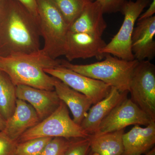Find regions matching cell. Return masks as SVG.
<instances>
[{"label":"cell","instance_id":"6da1fadb","mask_svg":"<svg viewBox=\"0 0 155 155\" xmlns=\"http://www.w3.org/2000/svg\"><path fill=\"white\" fill-rule=\"evenodd\" d=\"M38 18L17 0L0 4V56L29 54L41 49Z\"/></svg>","mask_w":155,"mask_h":155},{"label":"cell","instance_id":"7a4b0ae2","mask_svg":"<svg viewBox=\"0 0 155 155\" xmlns=\"http://www.w3.org/2000/svg\"><path fill=\"white\" fill-rule=\"evenodd\" d=\"M62 61L50 58L41 49L29 54L0 56V71L5 73L16 86L26 85L54 91L56 78L44 69L60 67Z\"/></svg>","mask_w":155,"mask_h":155},{"label":"cell","instance_id":"3957f363","mask_svg":"<svg viewBox=\"0 0 155 155\" xmlns=\"http://www.w3.org/2000/svg\"><path fill=\"white\" fill-rule=\"evenodd\" d=\"M105 60L93 64L78 65L62 60V67L79 74L101 81L121 92H129L132 73L138 61H126L105 54Z\"/></svg>","mask_w":155,"mask_h":155},{"label":"cell","instance_id":"277c9868","mask_svg":"<svg viewBox=\"0 0 155 155\" xmlns=\"http://www.w3.org/2000/svg\"><path fill=\"white\" fill-rule=\"evenodd\" d=\"M41 35L44 40L42 50L50 58L64 56L69 26L51 0H37Z\"/></svg>","mask_w":155,"mask_h":155},{"label":"cell","instance_id":"5b68a950","mask_svg":"<svg viewBox=\"0 0 155 155\" xmlns=\"http://www.w3.org/2000/svg\"><path fill=\"white\" fill-rule=\"evenodd\" d=\"M81 125L69 116L68 107L61 101L57 110L47 118L28 129L19 137L17 142L43 137H61L68 139L90 137Z\"/></svg>","mask_w":155,"mask_h":155},{"label":"cell","instance_id":"8992f818","mask_svg":"<svg viewBox=\"0 0 155 155\" xmlns=\"http://www.w3.org/2000/svg\"><path fill=\"white\" fill-rule=\"evenodd\" d=\"M151 0H129L123 4L120 12L124 18L118 32L109 43L101 50L104 54H110L126 61L135 60L131 51V38L137 20Z\"/></svg>","mask_w":155,"mask_h":155},{"label":"cell","instance_id":"52a82bcc","mask_svg":"<svg viewBox=\"0 0 155 155\" xmlns=\"http://www.w3.org/2000/svg\"><path fill=\"white\" fill-rule=\"evenodd\" d=\"M130 100L155 121V67L150 61H138L130 79Z\"/></svg>","mask_w":155,"mask_h":155},{"label":"cell","instance_id":"ba28073f","mask_svg":"<svg viewBox=\"0 0 155 155\" xmlns=\"http://www.w3.org/2000/svg\"><path fill=\"white\" fill-rule=\"evenodd\" d=\"M44 71L86 96L91 100L93 104L107 97L112 87L101 81L81 75L61 66L52 69H45Z\"/></svg>","mask_w":155,"mask_h":155},{"label":"cell","instance_id":"9c48e42d","mask_svg":"<svg viewBox=\"0 0 155 155\" xmlns=\"http://www.w3.org/2000/svg\"><path fill=\"white\" fill-rule=\"evenodd\" d=\"M149 116L130 100L125 99L102 121L94 135L123 130L131 125L147 126L152 122Z\"/></svg>","mask_w":155,"mask_h":155},{"label":"cell","instance_id":"30bf717a","mask_svg":"<svg viewBox=\"0 0 155 155\" xmlns=\"http://www.w3.org/2000/svg\"><path fill=\"white\" fill-rule=\"evenodd\" d=\"M106 45L102 37L69 31L66 38L64 56L69 62L75 59L92 58L101 61L104 58L105 55V54L101 52V50Z\"/></svg>","mask_w":155,"mask_h":155},{"label":"cell","instance_id":"8fae6325","mask_svg":"<svg viewBox=\"0 0 155 155\" xmlns=\"http://www.w3.org/2000/svg\"><path fill=\"white\" fill-rule=\"evenodd\" d=\"M16 94L17 99L27 102L34 108L41 121L55 111L61 103L55 90L20 85L16 86Z\"/></svg>","mask_w":155,"mask_h":155},{"label":"cell","instance_id":"7c38bea8","mask_svg":"<svg viewBox=\"0 0 155 155\" xmlns=\"http://www.w3.org/2000/svg\"><path fill=\"white\" fill-rule=\"evenodd\" d=\"M137 21L131 38V51L135 60L150 61L155 56V17Z\"/></svg>","mask_w":155,"mask_h":155},{"label":"cell","instance_id":"4fadbf2b","mask_svg":"<svg viewBox=\"0 0 155 155\" xmlns=\"http://www.w3.org/2000/svg\"><path fill=\"white\" fill-rule=\"evenodd\" d=\"M128 93L121 92L112 87L107 97L90 108L81 124L83 130L89 135L94 134L102 121L115 107L127 98Z\"/></svg>","mask_w":155,"mask_h":155},{"label":"cell","instance_id":"5bb4252c","mask_svg":"<svg viewBox=\"0 0 155 155\" xmlns=\"http://www.w3.org/2000/svg\"><path fill=\"white\" fill-rule=\"evenodd\" d=\"M41 121L36 111L30 104L17 99L14 114L6 120L5 127L3 131L17 142L22 134Z\"/></svg>","mask_w":155,"mask_h":155},{"label":"cell","instance_id":"9a60e30c","mask_svg":"<svg viewBox=\"0 0 155 155\" xmlns=\"http://www.w3.org/2000/svg\"><path fill=\"white\" fill-rule=\"evenodd\" d=\"M123 155H141L147 153L155 143V121L146 126L135 125L123 135Z\"/></svg>","mask_w":155,"mask_h":155},{"label":"cell","instance_id":"2e32d148","mask_svg":"<svg viewBox=\"0 0 155 155\" xmlns=\"http://www.w3.org/2000/svg\"><path fill=\"white\" fill-rule=\"evenodd\" d=\"M101 7L96 1L88 4L69 26V31L102 37L107 27Z\"/></svg>","mask_w":155,"mask_h":155},{"label":"cell","instance_id":"e0dca14e","mask_svg":"<svg viewBox=\"0 0 155 155\" xmlns=\"http://www.w3.org/2000/svg\"><path fill=\"white\" fill-rule=\"evenodd\" d=\"M54 90L60 100L70 109L75 123L81 125L93 103L86 96L56 78Z\"/></svg>","mask_w":155,"mask_h":155},{"label":"cell","instance_id":"ac0fdd59","mask_svg":"<svg viewBox=\"0 0 155 155\" xmlns=\"http://www.w3.org/2000/svg\"><path fill=\"white\" fill-rule=\"evenodd\" d=\"M124 129L91 135V150L97 155H123Z\"/></svg>","mask_w":155,"mask_h":155},{"label":"cell","instance_id":"d6986e66","mask_svg":"<svg viewBox=\"0 0 155 155\" xmlns=\"http://www.w3.org/2000/svg\"><path fill=\"white\" fill-rule=\"evenodd\" d=\"M17 99L16 86L0 71V114L6 120L14 114Z\"/></svg>","mask_w":155,"mask_h":155},{"label":"cell","instance_id":"ffe728a7","mask_svg":"<svg viewBox=\"0 0 155 155\" xmlns=\"http://www.w3.org/2000/svg\"><path fill=\"white\" fill-rule=\"evenodd\" d=\"M70 26L93 0H51Z\"/></svg>","mask_w":155,"mask_h":155},{"label":"cell","instance_id":"44dd1931","mask_svg":"<svg viewBox=\"0 0 155 155\" xmlns=\"http://www.w3.org/2000/svg\"><path fill=\"white\" fill-rule=\"evenodd\" d=\"M53 137H39L17 143L15 155H40Z\"/></svg>","mask_w":155,"mask_h":155},{"label":"cell","instance_id":"7402d4cb","mask_svg":"<svg viewBox=\"0 0 155 155\" xmlns=\"http://www.w3.org/2000/svg\"><path fill=\"white\" fill-rule=\"evenodd\" d=\"M71 139L53 137L45 147L40 155H64Z\"/></svg>","mask_w":155,"mask_h":155},{"label":"cell","instance_id":"603a6c76","mask_svg":"<svg viewBox=\"0 0 155 155\" xmlns=\"http://www.w3.org/2000/svg\"><path fill=\"white\" fill-rule=\"evenodd\" d=\"M90 144V137L71 139L64 155H88L91 151Z\"/></svg>","mask_w":155,"mask_h":155},{"label":"cell","instance_id":"cb8c5ba5","mask_svg":"<svg viewBox=\"0 0 155 155\" xmlns=\"http://www.w3.org/2000/svg\"><path fill=\"white\" fill-rule=\"evenodd\" d=\"M17 143L4 131H0V155H15Z\"/></svg>","mask_w":155,"mask_h":155},{"label":"cell","instance_id":"d4e9b609","mask_svg":"<svg viewBox=\"0 0 155 155\" xmlns=\"http://www.w3.org/2000/svg\"><path fill=\"white\" fill-rule=\"evenodd\" d=\"M100 4L104 14L120 12L126 0H96Z\"/></svg>","mask_w":155,"mask_h":155},{"label":"cell","instance_id":"484cf974","mask_svg":"<svg viewBox=\"0 0 155 155\" xmlns=\"http://www.w3.org/2000/svg\"><path fill=\"white\" fill-rule=\"evenodd\" d=\"M34 16L38 18L37 0H17Z\"/></svg>","mask_w":155,"mask_h":155},{"label":"cell","instance_id":"4316f807","mask_svg":"<svg viewBox=\"0 0 155 155\" xmlns=\"http://www.w3.org/2000/svg\"><path fill=\"white\" fill-rule=\"evenodd\" d=\"M155 13V0H152L149 7L144 13L141 14L137 20L148 19L153 16Z\"/></svg>","mask_w":155,"mask_h":155},{"label":"cell","instance_id":"83f0119b","mask_svg":"<svg viewBox=\"0 0 155 155\" xmlns=\"http://www.w3.org/2000/svg\"><path fill=\"white\" fill-rule=\"evenodd\" d=\"M6 120L0 114V131H2L5 127Z\"/></svg>","mask_w":155,"mask_h":155},{"label":"cell","instance_id":"f1b7e54d","mask_svg":"<svg viewBox=\"0 0 155 155\" xmlns=\"http://www.w3.org/2000/svg\"><path fill=\"white\" fill-rule=\"evenodd\" d=\"M145 155H155V149L154 148L153 149L150 150Z\"/></svg>","mask_w":155,"mask_h":155},{"label":"cell","instance_id":"f546056e","mask_svg":"<svg viewBox=\"0 0 155 155\" xmlns=\"http://www.w3.org/2000/svg\"><path fill=\"white\" fill-rule=\"evenodd\" d=\"M89 155H97V154H96L95 153H94L93 152H92V153H91Z\"/></svg>","mask_w":155,"mask_h":155},{"label":"cell","instance_id":"4dcf8cb0","mask_svg":"<svg viewBox=\"0 0 155 155\" xmlns=\"http://www.w3.org/2000/svg\"><path fill=\"white\" fill-rule=\"evenodd\" d=\"M2 0H0V4H1V2H2Z\"/></svg>","mask_w":155,"mask_h":155}]
</instances>
